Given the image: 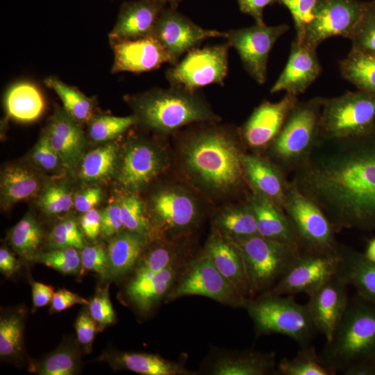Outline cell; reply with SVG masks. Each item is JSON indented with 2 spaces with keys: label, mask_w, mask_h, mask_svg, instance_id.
<instances>
[{
  "label": "cell",
  "mask_w": 375,
  "mask_h": 375,
  "mask_svg": "<svg viewBox=\"0 0 375 375\" xmlns=\"http://www.w3.org/2000/svg\"><path fill=\"white\" fill-rule=\"evenodd\" d=\"M291 181L336 232L375 231V125L358 135L321 139Z\"/></svg>",
  "instance_id": "6da1fadb"
},
{
  "label": "cell",
  "mask_w": 375,
  "mask_h": 375,
  "mask_svg": "<svg viewBox=\"0 0 375 375\" xmlns=\"http://www.w3.org/2000/svg\"><path fill=\"white\" fill-rule=\"evenodd\" d=\"M215 123L206 122L203 127L186 135L182 145L183 163L199 185L213 192H230L245 181L243 142L240 132L237 134Z\"/></svg>",
  "instance_id": "7a4b0ae2"
},
{
  "label": "cell",
  "mask_w": 375,
  "mask_h": 375,
  "mask_svg": "<svg viewBox=\"0 0 375 375\" xmlns=\"http://www.w3.org/2000/svg\"><path fill=\"white\" fill-rule=\"evenodd\" d=\"M138 124L160 134H169L192 124L218 122L220 117L197 92L169 86L124 97Z\"/></svg>",
  "instance_id": "3957f363"
},
{
  "label": "cell",
  "mask_w": 375,
  "mask_h": 375,
  "mask_svg": "<svg viewBox=\"0 0 375 375\" xmlns=\"http://www.w3.org/2000/svg\"><path fill=\"white\" fill-rule=\"evenodd\" d=\"M375 353V305L358 295L349 301L331 340L319 355L336 374L364 361Z\"/></svg>",
  "instance_id": "277c9868"
},
{
  "label": "cell",
  "mask_w": 375,
  "mask_h": 375,
  "mask_svg": "<svg viewBox=\"0 0 375 375\" xmlns=\"http://www.w3.org/2000/svg\"><path fill=\"white\" fill-rule=\"evenodd\" d=\"M324 98L298 100L277 138L266 150V156L289 176L302 166L321 139Z\"/></svg>",
  "instance_id": "5b68a950"
},
{
  "label": "cell",
  "mask_w": 375,
  "mask_h": 375,
  "mask_svg": "<svg viewBox=\"0 0 375 375\" xmlns=\"http://www.w3.org/2000/svg\"><path fill=\"white\" fill-rule=\"evenodd\" d=\"M244 308L258 335H285L302 347L310 345L317 331L306 304H299L290 295L283 297L265 292L256 299H248Z\"/></svg>",
  "instance_id": "8992f818"
},
{
  "label": "cell",
  "mask_w": 375,
  "mask_h": 375,
  "mask_svg": "<svg viewBox=\"0 0 375 375\" xmlns=\"http://www.w3.org/2000/svg\"><path fill=\"white\" fill-rule=\"evenodd\" d=\"M231 240L242 255L251 297L258 292L269 290L301 252L294 247L258 234Z\"/></svg>",
  "instance_id": "52a82bcc"
},
{
  "label": "cell",
  "mask_w": 375,
  "mask_h": 375,
  "mask_svg": "<svg viewBox=\"0 0 375 375\" xmlns=\"http://www.w3.org/2000/svg\"><path fill=\"white\" fill-rule=\"evenodd\" d=\"M283 210L297 235L301 251L337 253L340 243L333 226L321 208L289 179Z\"/></svg>",
  "instance_id": "ba28073f"
},
{
  "label": "cell",
  "mask_w": 375,
  "mask_h": 375,
  "mask_svg": "<svg viewBox=\"0 0 375 375\" xmlns=\"http://www.w3.org/2000/svg\"><path fill=\"white\" fill-rule=\"evenodd\" d=\"M375 125V94L358 90L324 98L321 139L334 140L362 134Z\"/></svg>",
  "instance_id": "9c48e42d"
},
{
  "label": "cell",
  "mask_w": 375,
  "mask_h": 375,
  "mask_svg": "<svg viewBox=\"0 0 375 375\" xmlns=\"http://www.w3.org/2000/svg\"><path fill=\"white\" fill-rule=\"evenodd\" d=\"M169 165L165 151L140 136L130 137L119 149L114 181L120 192L138 194Z\"/></svg>",
  "instance_id": "30bf717a"
},
{
  "label": "cell",
  "mask_w": 375,
  "mask_h": 375,
  "mask_svg": "<svg viewBox=\"0 0 375 375\" xmlns=\"http://www.w3.org/2000/svg\"><path fill=\"white\" fill-rule=\"evenodd\" d=\"M230 44L197 47L165 72L170 86L195 92L212 84L224 85L228 71Z\"/></svg>",
  "instance_id": "8fae6325"
},
{
  "label": "cell",
  "mask_w": 375,
  "mask_h": 375,
  "mask_svg": "<svg viewBox=\"0 0 375 375\" xmlns=\"http://www.w3.org/2000/svg\"><path fill=\"white\" fill-rule=\"evenodd\" d=\"M156 238L176 239L190 232L198 223L199 210L194 197L176 185L159 188L147 206Z\"/></svg>",
  "instance_id": "7c38bea8"
},
{
  "label": "cell",
  "mask_w": 375,
  "mask_h": 375,
  "mask_svg": "<svg viewBox=\"0 0 375 375\" xmlns=\"http://www.w3.org/2000/svg\"><path fill=\"white\" fill-rule=\"evenodd\" d=\"M189 295L206 297L235 308H244L249 299L237 290L204 252L187 262L165 300L170 302Z\"/></svg>",
  "instance_id": "4fadbf2b"
},
{
  "label": "cell",
  "mask_w": 375,
  "mask_h": 375,
  "mask_svg": "<svg viewBox=\"0 0 375 375\" xmlns=\"http://www.w3.org/2000/svg\"><path fill=\"white\" fill-rule=\"evenodd\" d=\"M290 26L286 24L253 25L226 31L225 39L238 52L244 69L258 84L267 81V63L274 45Z\"/></svg>",
  "instance_id": "5bb4252c"
},
{
  "label": "cell",
  "mask_w": 375,
  "mask_h": 375,
  "mask_svg": "<svg viewBox=\"0 0 375 375\" xmlns=\"http://www.w3.org/2000/svg\"><path fill=\"white\" fill-rule=\"evenodd\" d=\"M339 264L338 252L324 253L301 251L282 277L265 292L282 296L299 293L308 295L337 276Z\"/></svg>",
  "instance_id": "9a60e30c"
},
{
  "label": "cell",
  "mask_w": 375,
  "mask_h": 375,
  "mask_svg": "<svg viewBox=\"0 0 375 375\" xmlns=\"http://www.w3.org/2000/svg\"><path fill=\"white\" fill-rule=\"evenodd\" d=\"M162 45L170 65L176 64L188 52L199 47L204 40L226 37V32L205 29L180 12L177 8L166 6L162 10L153 34Z\"/></svg>",
  "instance_id": "2e32d148"
},
{
  "label": "cell",
  "mask_w": 375,
  "mask_h": 375,
  "mask_svg": "<svg viewBox=\"0 0 375 375\" xmlns=\"http://www.w3.org/2000/svg\"><path fill=\"white\" fill-rule=\"evenodd\" d=\"M364 1L322 0L306 28L303 43L317 49L335 36L349 38L363 10Z\"/></svg>",
  "instance_id": "e0dca14e"
},
{
  "label": "cell",
  "mask_w": 375,
  "mask_h": 375,
  "mask_svg": "<svg viewBox=\"0 0 375 375\" xmlns=\"http://www.w3.org/2000/svg\"><path fill=\"white\" fill-rule=\"evenodd\" d=\"M298 100L297 96L286 93L277 102L265 100L260 103L240 130L244 144L256 154L266 151L280 133Z\"/></svg>",
  "instance_id": "ac0fdd59"
},
{
  "label": "cell",
  "mask_w": 375,
  "mask_h": 375,
  "mask_svg": "<svg viewBox=\"0 0 375 375\" xmlns=\"http://www.w3.org/2000/svg\"><path fill=\"white\" fill-rule=\"evenodd\" d=\"M42 133L60 157L67 172H76L87 144L81 124L56 105Z\"/></svg>",
  "instance_id": "d6986e66"
},
{
  "label": "cell",
  "mask_w": 375,
  "mask_h": 375,
  "mask_svg": "<svg viewBox=\"0 0 375 375\" xmlns=\"http://www.w3.org/2000/svg\"><path fill=\"white\" fill-rule=\"evenodd\" d=\"M347 284L335 276L311 294L306 303L317 330L329 342L349 304Z\"/></svg>",
  "instance_id": "ffe728a7"
},
{
  "label": "cell",
  "mask_w": 375,
  "mask_h": 375,
  "mask_svg": "<svg viewBox=\"0 0 375 375\" xmlns=\"http://www.w3.org/2000/svg\"><path fill=\"white\" fill-rule=\"evenodd\" d=\"M110 44L114 55L112 74L151 72L159 69L164 63L170 64L167 51L153 35Z\"/></svg>",
  "instance_id": "44dd1931"
},
{
  "label": "cell",
  "mask_w": 375,
  "mask_h": 375,
  "mask_svg": "<svg viewBox=\"0 0 375 375\" xmlns=\"http://www.w3.org/2000/svg\"><path fill=\"white\" fill-rule=\"evenodd\" d=\"M321 72L317 49L294 39L288 62L270 92L285 91L298 97L318 78Z\"/></svg>",
  "instance_id": "7402d4cb"
},
{
  "label": "cell",
  "mask_w": 375,
  "mask_h": 375,
  "mask_svg": "<svg viewBox=\"0 0 375 375\" xmlns=\"http://www.w3.org/2000/svg\"><path fill=\"white\" fill-rule=\"evenodd\" d=\"M167 6L158 0L124 2L116 22L108 34L109 42L133 40L153 34L158 19Z\"/></svg>",
  "instance_id": "603a6c76"
},
{
  "label": "cell",
  "mask_w": 375,
  "mask_h": 375,
  "mask_svg": "<svg viewBox=\"0 0 375 375\" xmlns=\"http://www.w3.org/2000/svg\"><path fill=\"white\" fill-rule=\"evenodd\" d=\"M242 167L251 192L283 208L289 181L284 171L267 157L256 153H245Z\"/></svg>",
  "instance_id": "cb8c5ba5"
},
{
  "label": "cell",
  "mask_w": 375,
  "mask_h": 375,
  "mask_svg": "<svg viewBox=\"0 0 375 375\" xmlns=\"http://www.w3.org/2000/svg\"><path fill=\"white\" fill-rule=\"evenodd\" d=\"M188 262L174 264L155 273H135L126 286L131 301L142 312L150 311L166 297Z\"/></svg>",
  "instance_id": "d4e9b609"
},
{
  "label": "cell",
  "mask_w": 375,
  "mask_h": 375,
  "mask_svg": "<svg viewBox=\"0 0 375 375\" xmlns=\"http://www.w3.org/2000/svg\"><path fill=\"white\" fill-rule=\"evenodd\" d=\"M203 252L240 293L247 298H251L242 255L231 239L213 228L206 243Z\"/></svg>",
  "instance_id": "484cf974"
},
{
  "label": "cell",
  "mask_w": 375,
  "mask_h": 375,
  "mask_svg": "<svg viewBox=\"0 0 375 375\" xmlns=\"http://www.w3.org/2000/svg\"><path fill=\"white\" fill-rule=\"evenodd\" d=\"M42 174L29 162L5 165L0 174V201L3 210L38 195L44 184Z\"/></svg>",
  "instance_id": "4316f807"
},
{
  "label": "cell",
  "mask_w": 375,
  "mask_h": 375,
  "mask_svg": "<svg viewBox=\"0 0 375 375\" xmlns=\"http://www.w3.org/2000/svg\"><path fill=\"white\" fill-rule=\"evenodd\" d=\"M257 223L258 234L299 249V242L290 221L282 207L253 192L246 197Z\"/></svg>",
  "instance_id": "83f0119b"
},
{
  "label": "cell",
  "mask_w": 375,
  "mask_h": 375,
  "mask_svg": "<svg viewBox=\"0 0 375 375\" xmlns=\"http://www.w3.org/2000/svg\"><path fill=\"white\" fill-rule=\"evenodd\" d=\"M151 240L148 235L128 230H124L110 239L106 277L119 280L134 272Z\"/></svg>",
  "instance_id": "f1b7e54d"
},
{
  "label": "cell",
  "mask_w": 375,
  "mask_h": 375,
  "mask_svg": "<svg viewBox=\"0 0 375 375\" xmlns=\"http://www.w3.org/2000/svg\"><path fill=\"white\" fill-rule=\"evenodd\" d=\"M339 276L356 290L358 295L375 305V262L364 253L340 244Z\"/></svg>",
  "instance_id": "f546056e"
},
{
  "label": "cell",
  "mask_w": 375,
  "mask_h": 375,
  "mask_svg": "<svg viewBox=\"0 0 375 375\" xmlns=\"http://www.w3.org/2000/svg\"><path fill=\"white\" fill-rule=\"evenodd\" d=\"M3 106L8 119L19 123H31L43 115L46 101L36 83L22 80L8 88L3 97Z\"/></svg>",
  "instance_id": "4dcf8cb0"
},
{
  "label": "cell",
  "mask_w": 375,
  "mask_h": 375,
  "mask_svg": "<svg viewBox=\"0 0 375 375\" xmlns=\"http://www.w3.org/2000/svg\"><path fill=\"white\" fill-rule=\"evenodd\" d=\"M119 149L114 140L99 144L94 149L85 152L76 169L79 179L90 185L113 180L117 172Z\"/></svg>",
  "instance_id": "1f68e13d"
},
{
  "label": "cell",
  "mask_w": 375,
  "mask_h": 375,
  "mask_svg": "<svg viewBox=\"0 0 375 375\" xmlns=\"http://www.w3.org/2000/svg\"><path fill=\"white\" fill-rule=\"evenodd\" d=\"M275 353L246 351L218 357L212 365L215 375H266L275 372Z\"/></svg>",
  "instance_id": "d6a6232c"
},
{
  "label": "cell",
  "mask_w": 375,
  "mask_h": 375,
  "mask_svg": "<svg viewBox=\"0 0 375 375\" xmlns=\"http://www.w3.org/2000/svg\"><path fill=\"white\" fill-rule=\"evenodd\" d=\"M110 361L115 367L145 375H190L194 374L180 363L151 353L119 352L111 356Z\"/></svg>",
  "instance_id": "836d02e7"
},
{
  "label": "cell",
  "mask_w": 375,
  "mask_h": 375,
  "mask_svg": "<svg viewBox=\"0 0 375 375\" xmlns=\"http://www.w3.org/2000/svg\"><path fill=\"white\" fill-rule=\"evenodd\" d=\"M44 83L57 94L67 114L81 125L87 124L97 113L95 98L86 96L76 87L53 76L46 77Z\"/></svg>",
  "instance_id": "e575fe53"
},
{
  "label": "cell",
  "mask_w": 375,
  "mask_h": 375,
  "mask_svg": "<svg viewBox=\"0 0 375 375\" xmlns=\"http://www.w3.org/2000/svg\"><path fill=\"white\" fill-rule=\"evenodd\" d=\"M176 239L158 238L152 240L135 268V273H155L186 260L182 247Z\"/></svg>",
  "instance_id": "d590c367"
},
{
  "label": "cell",
  "mask_w": 375,
  "mask_h": 375,
  "mask_svg": "<svg viewBox=\"0 0 375 375\" xmlns=\"http://www.w3.org/2000/svg\"><path fill=\"white\" fill-rule=\"evenodd\" d=\"M214 223V228L230 239L258 234L255 215L247 202L224 209L216 216Z\"/></svg>",
  "instance_id": "8d00e7d4"
},
{
  "label": "cell",
  "mask_w": 375,
  "mask_h": 375,
  "mask_svg": "<svg viewBox=\"0 0 375 375\" xmlns=\"http://www.w3.org/2000/svg\"><path fill=\"white\" fill-rule=\"evenodd\" d=\"M342 76L358 90L375 94V56L351 49L340 61Z\"/></svg>",
  "instance_id": "74e56055"
},
{
  "label": "cell",
  "mask_w": 375,
  "mask_h": 375,
  "mask_svg": "<svg viewBox=\"0 0 375 375\" xmlns=\"http://www.w3.org/2000/svg\"><path fill=\"white\" fill-rule=\"evenodd\" d=\"M44 237L43 229L31 212H27L10 230L9 242L22 257L32 260L39 252Z\"/></svg>",
  "instance_id": "f35d334b"
},
{
  "label": "cell",
  "mask_w": 375,
  "mask_h": 375,
  "mask_svg": "<svg viewBox=\"0 0 375 375\" xmlns=\"http://www.w3.org/2000/svg\"><path fill=\"white\" fill-rule=\"evenodd\" d=\"M122 219L125 230L156 238L147 206L138 194L120 192L119 195Z\"/></svg>",
  "instance_id": "ab89813d"
},
{
  "label": "cell",
  "mask_w": 375,
  "mask_h": 375,
  "mask_svg": "<svg viewBox=\"0 0 375 375\" xmlns=\"http://www.w3.org/2000/svg\"><path fill=\"white\" fill-rule=\"evenodd\" d=\"M278 375H334L324 362L314 347L308 345L292 358L281 360L274 372Z\"/></svg>",
  "instance_id": "60d3db41"
},
{
  "label": "cell",
  "mask_w": 375,
  "mask_h": 375,
  "mask_svg": "<svg viewBox=\"0 0 375 375\" xmlns=\"http://www.w3.org/2000/svg\"><path fill=\"white\" fill-rule=\"evenodd\" d=\"M137 124L138 119L133 114L117 117L96 113L87 124V138L97 144L114 141Z\"/></svg>",
  "instance_id": "b9f144b4"
},
{
  "label": "cell",
  "mask_w": 375,
  "mask_h": 375,
  "mask_svg": "<svg viewBox=\"0 0 375 375\" xmlns=\"http://www.w3.org/2000/svg\"><path fill=\"white\" fill-rule=\"evenodd\" d=\"M79 367L77 349L72 344H64L31 365V371L40 375H73L78 372Z\"/></svg>",
  "instance_id": "7bdbcfd3"
},
{
  "label": "cell",
  "mask_w": 375,
  "mask_h": 375,
  "mask_svg": "<svg viewBox=\"0 0 375 375\" xmlns=\"http://www.w3.org/2000/svg\"><path fill=\"white\" fill-rule=\"evenodd\" d=\"M74 194L69 183L64 180L44 184L37 196L40 210L51 217L69 212L74 206Z\"/></svg>",
  "instance_id": "ee69618b"
},
{
  "label": "cell",
  "mask_w": 375,
  "mask_h": 375,
  "mask_svg": "<svg viewBox=\"0 0 375 375\" xmlns=\"http://www.w3.org/2000/svg\"><path fill=\"white\" fill-rule=\"evenodd\" d=\"M21 310L12 311L1 316L0 355L13 358L20 353L23 345L24 319Z\"/></svg>",
  "instance_id": "f6af8a7d"
},
{
  "label": "cell",
  "mask_w": 375,
  "mask_h": 375,
  "mask_svg": "<svg viewBox=\"0 0 375 375\" xmlns=\"http://www.w3.org/2000/svg\"><path fill=\"white\" fill-rule=\"evenodd\" d=\"M348 39L352 50L375 56V0L365 1L362 15Z\"/></svg>",
  "instance_id": "bcb514c9"
},
{
  "label": "cell",
  "mask_w": 375,
  "mask_h": 375,
  "mask_svg": "<svg viewBox=\"0 0 375 375\" xmlns=\"http://www.w3.org/2000/svg\"><path fill=\"white\" fill-rule=\"evenodd\" d=\"M28 162L42 174L53 177L59 178L67 172L60 157L42 132L30 152Z\"/></svg>",
  "instance_id": "7dc6e473"
},
{
  "label": "cell",
  "mask_w": 375,
  "mask_h": 375,
  "mask_svg": "<svg viewBox=\"0 0 375 375\" xmlns=\"http://www.w3.org/2000/svg\"><path fill=\"white\" fill-rule=\"evenodd\" d=\"M62 274H74L81 265V256L78 249L69 247L53 249L46 252H38L32 259Z\"/></svg>",
  "instance_id": "c3c4849f"
},
{
  "label": "cell",
  "mask_w": 375,
  "mask_h": 375,
  "mask_svg": "<svg viewBox=\"0 0 375 375\" xmlns=\"http://www.w3.org/2000/svg\"><path fill=\"white\" fill-rule=\"evenodd\" d=\"M48 241L53 249L73 247L81 249L85 246L79 224L72 218L57 223L49 233Z\"/></svg>",
  "instance_id": "681fc988"
},
{
  "label": "cell",
  "mask_w": 375,
  "mask_h": 375,
  "mask_svg": "<svg viewBox=\"0 0 375 375\" xmlns=\"http://www.w3.org/2000/svg\"><path fill=\"white\" fill-rule=\"evenodd\" d=\"M322 0H277V3L285 6L290 12L294 26L295 38L303 43L307 26L313 19Z\"/></svg>",
  "instance_id": "f907efd6"
},
{
  "label": "cell",
  "mask_w": 375,
  "mask_h": 375,
  "mask_svg": "<svg viewBox=\"0 0 375 375\" xmlns=\"http://www.w3.org/2000/svg\"><path fill=\"white\" fill-rule=\"evenodd\" d=\"M89 313L103 328L115 321V312L109 297L108 288L99 289L95 295L89 301Z\"/></svg>",
  "instance_id": "816d5d0a"
},
{
  "label": "cell",
  "mask_w": 375,
  "mask_h": 375,
  "mask_svg": "<svg viewBox=\"0 0 375 375\" xmlns=\"http://www.w3.org/2000/svg\"><path fill=\"white\" fill-rule=\"evenodd\" d=\"M101 235L111 239L125 230L122 219L119 196L111 198L101 212Z\"/></svg>",
  "instance_id": "f5cc1de1"
},
{
  "label": "cell",
  "mask_w": 375,
  "mask_h": 375,
  "mask_svg": "<svg viewBox=\"0 0 375 375\" xmlns=\"http://www.w3.org/2000/svg\"><path fill=\"white\" fill-rule=\"evenodd\" d=\"M81 265L103 277L106 276L108 267L107 250L99 244L85 246L80 253Z\"/></svg>",
  "instance_id": "db71d44e"
},
{
  "label": "cell",
  "mask_w": 375,
  "mask_h": 375,
  "mask_svg": "<svg viewBox=\"0 0 375 375\" xmlns=\"http://www.w3.org/2000/svg\"><path fill=\"white\" fill-rule=\"evenodd\" d=\"M97 322L90 313L83 312L78 316L75 328L78 342L85 349L90 347L97 331Z\"/></svg>",
  "instance_id": "11a10c76"
},
{
  "label": "cell",
  "mask_w": 375,
  "mask_h": 375,
  "mask_svg": "<svg viewBox=\"0 0 375 375\" xmlns=\"http://www.w3.org/2000/svg\"><path fill=\"white\" fill-rule=\"evenodd\" d=\"M103 192L97 185L85 188L74 196V206L80 212H85L95 207L102 199Z\"/></svg>",
  "instance_id": "9f6ffc18"
},
{
  "label": "cell",
  "mask_w": 375,
  "mask_h": 375,
  "mask_svg": "<svg viewBox=\"0 0 375 375\" xmlns=\"http://www.w3.org/2000/svg\"><path fill=\"white\" fill-rule=\"evenodd\" d=\"M88 305L89 301L78 294L66 289H61L54 293L51 302V312L63 311L74 305Z\"/></svg>",
  "instance_id": "6f0895ef"
},
{
  "label": "cell",
  "mask_w": 375,
  "mask_h": 375,
  "mask_svg": "<svg viewBox=\"0 0 375 375\" xmlns=\"http://www.w3.org/2000/svg\"><path fill=\"white\" fill-rule=\"evenodd\" d=\"M101 212L92 208L83 213L79 220L80 228L87 238L95 240L101 234Z\"/></svg>",
  "instance_id": "680465c9"
},
{
  "label": "cell",
  "mask_w": 375,
  "mask_h": 375,
  "mask_svg": "<svg viewBox=\"0 0 375 375\" xmlns=\"http://www.w3.org/2000/svg\"><path fill=\"white\" fill-rule=\"evenodd\" d=\"M277 3V0H238L241 12L250 15L255 23L264 24L263 11L269 6Z\"/></svg>",
  "instance_id": "91938a15"
},
{
  "label": "cell",
  "mask_w": 375,
  "mask_h": 375,
  "mask_svg": "<svg viewBox=\"0 0 375 375\" xmlns=\"http://www.w3.org/2000/svg\"><path fill=\"white\" fill-rule=\"evenodd\" d=\"M53 288L40 282L32 284V297L34 308L44 307L51 302L54 295Z\"/></svg>",
  "instance_id": "94428289"
},
{
  "label": "cell",
  "mask_w": 375,
  "mask_h": 375,
  "mask_svg": "<svg viewBox=\"0 0 375 375\" xmlns=\"http://www.w3.org/2000/svg\"><path fill=\"white\" fill-rule=\"evenodd\" d=\"M19 267V262L13 254L6 247L0 249V270L9 277Z\"/></svg>",
  "instance_id": "6125c7cd"
},
{
  "label": "cell",
  "mask_w": 375,
  "mask_h": 375,
  "mask_svg": "<svg viewBox=\"0 0 375 375\" xmlns=\"http://www.w3.org/2000/svg\"><path fill=\"white\" fill-rule=\"evenodd\" d=\"M344 375H375V362L372 360L358 363L343 373Z\"/></svg>",
  "instance_id": "be15d7a7"
},
{
  "label": "cell",
  "mask_w": 375,
  "mask_h": 375,
  "mask_svg": "<svg viewBox=\"0 0 375 375\" xmlns=\"http://www.w3.org/2000/svg\"><path fill=\"white\" fill-rule=\"evenodd\" d=\"M364 254L369 260L375 262V238L369 241Z\"/></svg>",
  "instance_id": "e7e4bbea"
},
{
  "label": "cell",
  "mask_w": 375,
  "mask_h": 375,
  "mask_svg": "<svg viewBox=\"0 0 375 375\" xmlns=\"http://www.w3.org/2000/svg\"><path fill=\"white\" fill-rule=\"evenodd\" d=\"M158 1H160L171 7L178 8L179 3H181L183 0H158Z\"/></svg>",
  "instance_id": "03108f58"
},
{
  "label": "cell",
  "mask_w": 375,
  "mask_h": 375,
  "mask_svg": "<svg viewBox=\"0 0 375 375\" xmlns=\"http://www.w3.org/2000/svg\"><path fill=\"white\" fill-rule=\"evenodd\" d=\"M372 360H373L374 362H375V353L374 355L373 356V357L370 359Z\"/></svg>",
  "instance_id": "003e7915"
}]
</instances>
